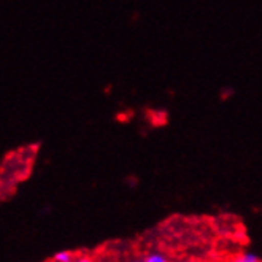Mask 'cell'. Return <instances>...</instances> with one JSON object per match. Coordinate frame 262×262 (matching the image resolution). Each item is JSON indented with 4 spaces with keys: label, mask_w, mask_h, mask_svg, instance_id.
I'll list each match as a JSON object with an SVG mask.
<instances>
[{
    "label": "cell",
    "mask_w": 262,
    "mask_h": 262,
    "mask_svg": "<svg viewBox=\"0 0 262 262\" xmlns=\"http://www.w3.org/2000/svg\"><path fill=\"white\" fill-rule=\"evenodd\" d=\"M186 262H199V260H186Z\"/></svg>",
    "instance_id": "cell-5"
},
{
    "label": "cell",
    "mask_w": 262,
    "mask_h": 262,
    "mask_svg": "<svg viewBox=\"0 0 262 262\" xmlns=\"http://www.w3.org/2000/svg\"><path fill=\"white\" fill-rule=\"evenodd\" d=\"M232 262H259V259L254 254H243V256L234 259Z\"/></svg>",
    "instance_id": "cell-3"
},
{
    "label": "cell",
    "mask_w": 262,
    "mask_h": 262,
    "mask_svg": "<svg viewBox=\"0 0 262 262\" xmlns=\"http://www.w3.org/2000/svg\"><path fill=\"white\" fill-rule=\"evenodd\" d=\"M140 262H145V260H140Z\"/></svg>",
    "instance_id": "cell-6"
},
{
    "label": "cell",
    "mask_w": 262,
    "mask_h": 262,
    "mask_svg": "<svg viewBox=\"0 0 262 262\" xmlns=\"http://www.w3.org/2000/svg\"><path fill=\"white\" fill-rule=\"evenodd\" d=\"M73 262H92L89 257H80V259H75Z\"/></svg>",
    "instance_id": "cell-4"
},
{
    "label": "cell",
    "mask_w": 262,
    "mask_h": 262,
    "mask_svg": "<svg viewBox=\"0 0 262 262\" xmlns=\"http://www.w3.org/2000/svg\"><path fill=\"white\" fill-rule=\"evenodd\" d=\"M73 254L70 251H59L54 256V262H73Z\"/></svg>",
    "instance_id": "cell-1"
},
{
    "label": "cell",
    "mask_w": 262,
    "mask_h": 262,
    "mask_svg": "<svg viewBox=\"0 0 262 262\" xmlns=\"http://www.w3.org/2000/svg\"><path fill=\"white\" fill-rule=\"evenodd\" d=\"M145 262H168V260H167V257H165L164 254L154 253V254H149V256L145 259Z\"/></svg>",
    "instance_id": "cell-2"
}]
</instances>
